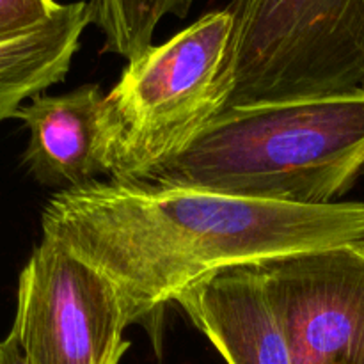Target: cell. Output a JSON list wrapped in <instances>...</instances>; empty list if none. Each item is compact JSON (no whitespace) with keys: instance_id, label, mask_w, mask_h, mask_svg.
I'll return each instance as SVG.
<instances>
[{"instance_id":"cell-2","label":"cell","mask_w":364,"mask_h":364,"mask_svg":"<svg viewBox=\"0 0 364 364\" xmlns=\"http://www.w3.org/2000/svg\"><path fill=\"white\" fill-rule=\"evenodd\" d=\"M361 176L364 95H350L226 109L141 183L327 206Z\"/></svg>"},{"instance_id":"cell-11","label":"cell","mask_w":364,"mask_h":364,"mask_svg":"<svg viewBox=\"0 0 364 364\" xmlns=\"http://www.w3.org/2000/svg\"><path fill=\"white\" fill-rule=\"evenodd\" d=\"M60 7L55 0H0V39L45 23Z\"/></svg>"},{"instance_id":"cell-3","label":"cell","mask_w":364,"mask_h":364,"mask_svg":"<svg viewBox=\"0 0 364 364\" xmlns=\"http://www.w3.org/2000/svg\"><path fill=\"white\" fill-rule=\"evenodd\" d=\"M226 9L128 60L102 112L109 180L141 183L223 114L233 92Z\"/></svg>"},{"instance_id":"cell-5","label":"cell","mask_w":364,"mask_h":364,"mask_svg":"<svg viewBox=\"0 0 364 364\" xmlns=\"http://www.w3.org/2000/svg\"><path fill=\"white\" fill-rule=\"evenodd\" d=\"M130 326L116 288L100 270L50 237L18 279L9 336L28 364H119Z\"/></svg>"},{"instance_id":"cell-7","label":"cell","mask_w":364,"mask_h":364,"mask_svg":"<svg viewBox=\"0 0 364 364\" xmlns=\"http://www.w3.org/2000/svg\"><path fill=\"white\" fill-rule=\"evenodd\" d=\"M228 364H294L279 318L251 263L208 274L176 299Z\"/></svg>"},{"instance_id":"cell-1","label":"cell","mask_w":364,"mask_h":364,"mask_svg":"<svg viewBox=\"0 0 364 364\" xmlns=\"http://www.w3.org/2000/svg\"><path fill=\"white\" fill-rule=\"evenodd\" d=\"M41 226L112 283L160 354L162 313L185 288L226 267L364 242V203L297 206L95 180L57 192Z\"/></svg>"},{"instance_id":"cell-6","label":"cell","mask_w":364,"mask_h":364,"mask_svg":"<svg viewBox=\"0 0 364 364\" xmlns=\"http://www.w3.org/2000/svg\"><path fill=\"white\" fill-rule=\"evenodd\" d=\"M294 364H364V242L251 263Z\"/></svg>"},{"instance_id":"cell-9","label":"cell","mask_w":364,"mask_h":364,"mask_svg":"<svg viewBox=\"0 0 364 364\" xmlns=\"http://www.w3.org/2000/svg\"><path fill=\"white\" fill-rule=\"evenodd\" d=\"M89 23V4L78 0L63 4L45 23L0 39V121L66 78Z\"/></svg>"},{"instance_id":"cell-8","label":"cell","mask_w":364,"mask_h":364,"mask_svg":"<svg viewBox=\"0 0 364 364\" xmlns=\"http://www.w3.org/2000/svg\"><path fill=\"white\" fill-rule=\"evenodd\" d=\"M102 87L82 85L64 95H38L21 105L16 119L28 128L23 162L45 187L77 188L109 176L103 141Z\"/></svg>"},{"instance_id":"cell-12","label":"cell","mask_w":364,"mask_h":364,"mask_svg":"<svg viewBox=\"0 0 364 364\" xmlns=\"http://www.w3.org/2000/svg\"><path fill=\"white\" fill-rule=\"evenodd\" d=\"M0 364H28L13 336L0 341Z\"/></svg>"},{"instance_id":"cell-4","label":"cell","mask_w":364,"mask_h":364,"mask_svg":"<svg viewBox=\"0 0 364 364\" xmlns=\"http://www.w3.org/2000/svg\"><path fill=\"white\" fill-rule=\"evenodd\" d=\"M226 109L364 95V0H231Z\"/></svg>"},{"instance_id":"cell-10","label":"cell","mask_w":364,"mask_h":364,"mask_svg":"<svg viewBox=\"0 0 364 364\" xmlns=\"http://www.w3.org/2000/svg\"><path fill=\"white\" fill-rule=\"evenodd\" d=\"M196 0H89L91 23L102 31L103 53L135 59L153 45L164 16L185 18Z\"/></svg>"}]
</instances>
